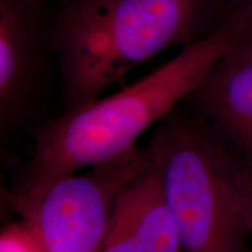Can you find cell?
I'll return each instance as SVG.
<instances>
[{
  "label": "cell",
  "instance_id": "obj_3",
  "mask_svg": "<svg viewBox=\"0 0 252 252\" xmlns=\"http://www.w3.org/2000/svg\"><path fill=\"white\" fill-rule=\"evenodd\" d=\"M145 150L182 252H252L241 188L244 159L215 128L175 109Z\"/></svg>",
  "mask_w": 252,
  "mask_h": 252
},
{
  "label": "cell",
  "instance_id": "obj_6",
  "mask_svg": "<svg viewBox=\"0 0 252 252\" xmlns=\"http://www.w3.org/2000/svg\"><path fill=\"white\" fill-rule=\"evenodd\" d=\"M187 99L252 166V39L217 62Z\"/></svg>",
  "mask_w": 252,
  "mask_h": 252
},
{
  "label": "cell",
  "instance_id": "obj_5",
  "mask_svg": "<svg viewBox=\"0 0 252 252\" xmlns=\"http://www.w3.org/2000/svg\"><path fill=\"white\" fill-rule=\"evenodd\" d=\"M41 0H0V124L21 125L40 78Z\"/></svg>",
  "mask_w": 252,
  "mask_h": 252
},
{
  "label": "cell",
  "instance_id": "obj_4",
  "mask_svg": "<svg viewBox=\"0 0 252 252\" xmlns=\"http://www.w3.org/2000/svg\"><path fill=\"white\" fill-rule=\"evenodd\" d=\"M146 150L91 166L8 201L42 252H102L116 198L147 167Z\"/></svg>",
  "mask_w": 252,
  "mask_h": 252
},
{
  "label": "cell",
  "instance_id": "obj_8",
  "mask_svg": "<svg viewBox=\"0 0 252 252\" xmlns=\"http://www.w3.org/2000/svg\"><path fill=\"white\" fill-rule=\"evenodd\" d=\"M0 252H42L23 220L12 223L0 235Z\"/></svg>",
  "mask_w": 252,
  "mask_h": 252
},
{
  "label": "cell",
  "instance_id": "obj_1",
  "mask_svg": "<svg viewBox=\"0 0 252 252\" xmlns=\"http://www.w3.org/2000/svg\"><path fill=\"white\" fill-rule=\"evenodd\" d=\"M252 39V6L230 13L209 33L130 87L65 111L37 130L23 180L28 193L137 147V141L187 99L225 55Z\"/></svg>",
  "mask_w": 252,
  "mask_h": 252
},
{
  "label": "cell",
  "instance_id": "obj_9",
  "mask_svg": "<svg viewBox=\"0 0 252 252\" xmlns=\"http://www.w3.org/2000/svg\"><path fill=\"white\" fill-rule=\"evenodd\" d=\"M241 188L245 214H247L249 228H250L252 237V166L245 162V160L241 175Z\"/></svg>",
  "mask_w": 252,
  "mask_h": 252
},
{
  "label": "cell",
  "instance_id": "obj_7",
  "mask_svg": "<svg viewBox=\"0 0 252 252\" xmlns=\"http://www.w3.org/2000/svg\"><path fill=\"white\" fill-rule=\"evenodd\" d=\"M102 252H182L159 178L150 163L116 198Z\"/></svg>",
  "mask_w": 252,
  "mask_h": 252
},
{
  "label": "cell",
  "instance_id": "obj_2",
  "mask_svg": "<svg viewBox=\"0 0 252 252\" xmlns=\"http://www.w3.org/2000/svg\"><path fill=\"white\" fill-rule=\"evenodd\" d=\"M231 12L222 0H65L50 39L65 111L100 98L163 50L201 39Z\"/></svg>",
  "mask_w": 252,
  "mask_h": 252
},
{
  "label": "cell",
  "instance_id": "obj_10",
  "mask_svg": "<svg viewBox=\"0 0 252 252\" xmlns=\"http://www.w3.org/2000/svg\"><path fill=\"white\" fill-rule=\"evenodd\" d=\"M222 2L226 6L229 11L234 9L247 7V6H252V0H222Z\"/></svg>",
  "mask_w": 252,
  "mask_h": 252
}]
</instances>
